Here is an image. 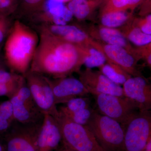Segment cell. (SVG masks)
Here are the masks:
<instances>
[{
    "mask_svg": "<svg viewBox=\"0 0 151 151\" xmlns=\"http://www.w3.org/2000/svg\"><path fill=\"white\" fill-rule=\"evenodd\" d=\"M86 47L63 40L49 32L45 33L35 52L30 71L53 78L67 77L80 70Z\"/></svg>",
    "mask_w": 151,
    "mask_h": 151,
    "instance_id": "cell-1",
    "label": "cell"
},
{
    "mask_svg": "<svg viewBox=\"0 0 151 151\" xmlns=\"http://www.w3.org/2000/svg\"><path fill=\"white\" fill-rule=\"evenodd\" d=\"M37 39L33 32L17 22L8 37L5 54L12 70L25 74L35 52Z\"/></svg>",
    "mask_w": 151,
    "mask_h": 151,
    "instance_id": "cell-2",
    "label": "cell"
},
{
    "mask_svg": "<svg viewBox=\"0 0 151 151\" xmlns=\"http://www.w3.org/2000/svg\"><path fill=\"white\" fill-rule=\"evenodd\" d=\"M86 126L104 151H123L125 129L119 122L94 111Z\"/></svg>",
    "mask_w": 151,
    "mask_h": 151,
    "instance_id": "cell-3",
    "label": "cell"
},
{
    "mask_svg": "<svg viewBox=\"0 0 151 151\" xmlns=\"http://www.w3.org/2000/svg\"><path fill=\"white\" fill-rule=\"evenodd\" d=\"M55 119L63 145L76 151H104L87 126L71 122L59 113Z\"/></svg>",
    "mask_w": 151,
    "mask_h": 151,
    "instance_id": "cell-4",
    "label": "cell"
},
{
    "mask_svg": "<svg viewBox=\"0 0 151 151\" xmlns=\"http://www.w3.org/2000/svg\"><path fill=\"white\" fill-rule=\"evenodd\" d=\"M100 113L125 127L139 111L137 105L125 97L108 94L94 95Z\"/></svg>",
    "mask_w": 151,
    "mask_h": 151,
    "instance_id": "cell-5",
    "label": "cell"
},
{
    "mask_svg": "<svg viewBox=\"0 0 151 151\" xmlns=\"http://www.w3.org/2000/svg\"><path fill=\"white\" fill-rule=\"evenodd\" d=\"M125 127L123 151H143L151 138L150 111H139Z\"/></svg>",
    "mask_w": 151,
    "mask_h": 151,
    "instance_id": "cell-6",
    "label": "cell"
},
{
    "mask_svg": "<svg viewBox=\"0 0 151 151\" xmlns=\"http://www.w3.org/2000/svg\"><path fill=\"white\" fill-rule=\"evenodd\" d=\"M42 122L29 124L14 122L5 133L3 145L5 151H37V138Z\"/></svg>",
    "mask_w": 151,
    "mask_h": 151,
    "instance_id": "cell-7",
    "label": "cell"
},
{
    "mask_svg": "<svg viewBox=\"0 0 151 151\" xmlns=\"http://www.w3.org/2000/svg\"><path fill=\"white\" fill-rule=\"evenodd\" d=\"M25 75L27 85L39 110L43 115L57 117L59 115L58 108L46 77L31 71H27Z\"/></svg>",
    "mask_w": 151,
    "mask_h": 151,
    "instance_id": "cell-8",
    "label": "cell"
},
{
    "mask_svg": "<svg viewBox=\"0 0 151 151\" xmlns=\"http://www.w3.org/2000/svg\"><path fill=\"white\" fill-rule=\"evenodd\" d=\"M9 100L12 105L14 122L29 124L43 120L44 115L39 110L26 83Z\"/></svg>",
    "mask_w": 151,
    "mask_h": 151,
    "instance_id": "cell-9",
    "label": "cell"
},
{
    "mask_svg": "<svg viewBox=\"0 0 151 151\" xmlns=\"http://www.w3.org/2000/svg\"><path fill=\"white\" fill-rule=\"evenodd\" d=\"M92 46L105 55L106 61L118 65L132 76H142L137 67L139 60L126 49L118 45L103 43L94 40Z\"/></svg>",
    "mask_w": 151,
    "mask_h": 151,
    "instance_id": "cell-10",
    "label": "cell"
},
{
    "mask_svg": "<svg viewBox=\"0 0 151 151\" xmlns=\"http://www.w3.org/2000/svg\"><path fill=\"white\" fill-rule=\"evenodd\" d=\"M79 80L83 83L89 94L96 95L108 94L119 97H125L121 85L111 81L100 70L86 68L78 71Z\"/></svg>",
    "mask_w": 151,
    "mask_h": 151,
    "instance_id": "cell-11",
    "label": "cell"
},
{
    "mask_svg": "<svg viewBox=\"0 0 151 151\" xmlns=\"http://www.w3.org/2000/svg\"><path fill=\"white\" fill-rule=\"evenodd\" d=\"M46 77L53 92L56 105L65 104L73 98L85 97L89 94L79 79L68 76L53 79Z\"/></svg>",
    "mask_w": 151,
    "mask_h": 151,
    "instance_id": "cell-12",
    "label": "cell"
},
{
    "mask_svg": "<svg viewBox=\"0 0 151 151\" xmlns=\"http://www.w3.org/2000/svg\"><path fill=\"white\" fill-rule=\"evenodd\" d=\"M124 96L133 101L139 111L151 108V86L143 76H132L123 84Z\"/></svg>",
    "mask_w": 151,
    "mask_h": 151,
    "instance_id": "cell-13",
    "label": "cell"
},
{
    "mask_svg": "<svg viewBox=\"0 0 151 151\" xmlns=\"http://www.w3.org/2000/svg\"><path fill=\"white\" fill-rule=\"evenodd\" d=\"M61 142V134L56 119L45 114L37 138V150L54 151Z\"/></svg>",
    "mask_w": 151,
    "mask_h": 151,
    "instance_id": "cell-14",
    "label": "cell"
},
{
    "mask_svg": "<svg viewBox=\"0 0 151 151\" xmlns=\"http://www.w3.org/2000/svg\"><path fill=\"white\" fill-rule=\"evenodd\" d=\"M87 34L94 40H101L104 43L122 47L137 58L134 47L129 43L119 29L102 25L92 26L89 29L88 33Z\"/></svg>",
    "mask_w": 151,
    "mask_h": 151,
    "instance_id": "cell-15",
    "label": "cell"
},
{
    "mask_svg": "<svg viewBox=\"0 0 151 151\" xmlns=\"http://www.w3.org/2000/svg\"><path fill=\"white\" fill-rule=\"evenodd\" d=\"M50 32L68 42L82 47L92 46L94 40L84 31L72 25H57L50 27Z\"/></svg>",
    "mask_w": 151,
    "mask_h": 151,
    "instance_id": "cell-16",
    "label": "cell"
},
{
    "mask_svg": "<svg viewBox=\"0 0 151 151\" xmlns=\"http://www.w3.org/2000/svg\"><path fill=\"white\" fill-rule=\"evenodd\" d=\"M25 83L22 76L0 69V97L10 99Z\"/></svg>",
    "mask_w": 151,
    "mask_h": 151,
    "instance_id": "cell-17",
    "label": "cell"
},
{
    "mask_svg": "<svg viewBox=\"0 0 151 151\" xmlns=\"http://www.w3.org/2000/svg\"><path fill=\"white\" fill-rule=\"evenodd\" d=\"M107 0H70L68 8L78 20L89 17L96 9L103 6Z\"/></svg>",
    "mask_w": 151,
    "mask_h": 151,
    "instance_id": "cell-18",
    "label": "cell"
},
{
    "mask_svg": "<svg viewBox=\"0 0 151 151\" xmlns=\"http://www.w3.org/2000/svg\"><path fill=\"white\" fill-rule=\"evenodd\" d=\"M132 18L119 29L122 35L127 40L137 46L151 43V35L146 34L136 26L132 21Z\"/></svg>",
    "mask_w": 151,
    "mask_h": 151,
    "instance_id": "cell-19",
    "label": "cell"
},
{
    "mask_svg": "<svg viewBox=\"0 0 151 151\" xmlns=\"http://www.w3.org/2000/svg\"><path fill=\"white\" fill-rule=\"evenodd\" d=\"M133 17V12L130 11L112 12L100 15V21L103 26L116 29L122 27Z\"/></svg>",
    "mask_w": 151,
    "mask_h": 151,
    "instance_id": "cell-20",
    "label": "cell"
},
{
    "mask_svg": "<svg viewBox=\"0 0 151 151\" xmlns=\"http://www.w3.org/2000/svg\"><path fill=\"white\" fill-rule=\"evenodd\" d=\"M99 68L100 72L111 81L119 85H123L132 76L122 68L109 61H106Z\"/></svg>",
    "mask_w": 151,
    "mask_h": 151,
    "instance_id": "cell-21",
    "label": "cell"
},
{
    "mask_svg": "<svg viewBox=\"0 0 151 151\" xmlns=\"http://www.w3.org/2000/svg\"><path fill=\"white\" fill-rule=\"evenodd\" d=\"M145 0H107L103 5L100 15L108 13L120 11L133 12Z\"/></svg>",
    "mask_w": 151,
    "mask_h": 151,
    "instance_id": "cell-22",
    "label": "cell"
},
{
    "mask_svg": "<svg viewBox=\"0 0 151 151\" xmlns=\"http://www.w3.org/2000/svg\"><path fill=\"white\" fill-rule=\"evenodd\" d=\"M106 62V57L101 52L92 46L86 47V55L84 63L86 68H99Z\"/></svg>",
    "mask_w": 151,
    "mask_h": 151,
    "instance_id": "cell-23",
    "label": "cell"
},
{
    "mask_svg": "<svg viewBox=\"0 0 151 151\" xmlns=\"http://www.w3.org/2000/svg\"><path fill=\"white\" fill-rule=\"evenodd\" d=\"M90 100L86 97H78L71 99L58 109L61 113H74L90 107Z\"/></svg>",
    "mask_w": 151,
    "mask_h": 151,
    "instance_id": "cell-24",
    "label": "cell"
},
{
    "mask_svg": "<svg viewBox=\"0 0 151 151\" xmlns=\"http://www.w3.org/2000/svg\"><path fill=\"white\" fill-rule=\"evenodd\" d=\"M94 111L90 107L74 113H61L59 112V113L71 122L82 126H86Z\"/></svg>",
    "mask_w": 151,
    "mask_h": 151,
    "instance_id": "cell-25",
    "label": "cell"
},
{
    "mask_svg": "<svg viewBox=\"0 0 151 151\" xmlns=\"http://www.w3.org/2000/svg\"><path fill=\"white\" fill-rule=\"evenodd\" d=\"M45 7L52 17L61 16L64 12L65 6L60 0H47Z\"/></svg>",
    "mask_w": 151,
    "mask_h": 151,
    "instance_id": "cell-26",
    "label": "cell"
},
{
    "mask_svg": "<svg viewBox=\"0 0 151 151\" xmlns=\"http://www.w3.org/2000/svg\"><path fill=\"white\" fill-rule=\"evenodd\" d=\"M133 24L146 34L151 35V15H147L141 18H134L132 19Z\"/></svg>",
    "mask_w": 151,
    "mask_h": 151,
    "instance_id": "cell-27",
    "label": "cell"
},
{
    "mask_svg": "<svg viewBox=\"0 0 151 151\" xmlns=\"http://www.w3.org/2000/svg\"><path fill=\"white\" fill-rule=\"evenodd\" d=\"M135 54L139 60H145L147 65L150 68L151 67V43L143 46L134 47Z\"/></svg>",
    "mask_w": 151,
    "mask_h": 151,
    "instance_id": "cell-28",
    "label": "cell"
},
{
    "mask_svg": "<svg viewBox=\"0 0 151 151\" xmlns=\"http://www.w3.org/2000/svg\"><path fill=\"white\" fill-rule=\"evenodd\" d=\"M0 116L9 122H14L12 105L9 100L0 103Z\"/></svg>",
    "mask_w": 151,
    "mask_h": 151,
    "instance_id": "cell-29",
    "label": "cell"
},
{
    "mask_svg": "<svg viewBox=\"0 0 151 151\" xmlns=\"http://www.w3.org/2000/svg\"><path fill=\"white\" fill-rule=\"evenodd\" d=\"M14 0H0V17L10 9Z\"/></svg>",
    "mask_w": 151,
    "mask_h": 151,
    "instance_id": "cell-30",
    "label": "cell"
},
{
    "mask_svg": "<svg viewBox=\"0 0 151 151\" xmlns=\"http://www.w3.org/2000/svg\"><path fill=\"white\" fill-rule=\"evenodd\" d=\"M13 123L0 116V134H5L9 129Z\"/></svg>",
    "mask_w": 151,
    "mask_h": 151,
    "instance_id": "cell-31",
    "label": "cell"
},
{
    "mask_svg": "<svg viewBox=\"0 0 151 151\" xmlns=\"http://www.w3.org/2000/svg\"><path fill=\"white\" fill-rule=\"evenodd\" d=\"M25 4L30 7H34L40 4L44 0H23Z\"/></svg>",
    "mask_w": 151,
    "mask_h": 151,
    "instance_id": "cell-32",
    "label": "cell"
},
{
    "mask_svg": "<svg viewBox=\"0 0 151 151\" xmlns=\"http://www.w3.org/2000/svg\"><path fill=\"white\" fill-rule=\"evenodd\" d=\"M54 151H76L72 149L63 145L61 142V144L59 146V147L57 148Z\"/></svg>",
    "mask_w": 151,
    "mask_h": 151,
    "instance_id": "cell-33",
    "label": "cell"
},
{
    "mask_svg": "<svg viewBox=\"0 0 151 151\" xmlns=\"http://www.w3.org/2000/svg\"><path fill=\"white\" fill-rule=\"evenodd\" d=\"M3 22L0 19V43L2 41L4 38V24Z\"/></svg>",
    "mask_w": 151,
    "mask_h": 151,
    "instance_id": "cell-34",
    "label": "cell"
},
{
    "mask_svg": "<svg viewBox=\"0 0 151 151\" xmlns=\"http://www.w3.org/2000/svg\"><path fill=\"white\" fill-rule=\"evenodd\" d=\"M143 151H151V138L149 139Z\"/></svg>",
    "mask_w": 151,
    "mask_h": 151,
    "instance_id": "cell-35",
    "label": "cell"
},
{
    "mask_svg": "<svg viewBox=\"0 0 151 151\" xmlns=\"http://www.w3.org/2000/svg\"><path fill=\"white\" fill-rule=\"evenodd\" d=\"M0 151H5L4 146L1 143H0Z\"/></svg>",
    "mask_w": 151,
    "mask_h": 151,
    "instance_id": "cell-36",
    "label": "cell"
},
{
    "mask_svg": "<svg viewBox=\"0 0 151 151\" xmlns=\"http://www.w3.org/2000/svg\"><path fill=\"white\" fill-rule=\"evenodd\" d=\"M60 1H62L63 2V3L67 2L68 1H70V0H60Z\"/></svg>",
    "mask_w": 151,
    "mask_h": 151,
    "instance_id": "cell-37",
    "label": "cell"
},
{
    "mask_svg": "<svg viewBox=\"0 0 151 151\" xmlns=\"http://www.w3.org/2000/svg\"><path fill=\"white\" fill-rule=\"evenodd\" d=\"M0 69H2L1 67V64H0Z\"/></svg>",
    "mask_w": 151,
    "mask_h": 151,
    "instance_id": "cell-38",
    "label": "cell"
}]
</instances>
